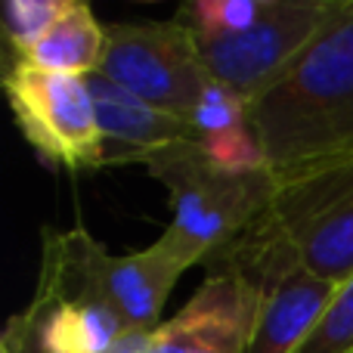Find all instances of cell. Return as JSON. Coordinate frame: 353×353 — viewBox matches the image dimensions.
Instances as JSON below:
<instances>
[{
  "mask_svg": "<svg viewBox=\"0 0 353 353\" xmlns=\"http://www.w3.org/2000/svg\"><path fill=\"white\" fill-rule=\"evenodd\" d=\"M332 10L335 0H270L263 19L248 31L199 43L201 59L214 81L254 103L301 59Z\"/></svg>",
  "mask_w": 353,
  "mask_h": 353,
  "instance_id": "obj_7",
  "label": "cell"
},
{
  "mask_svg": "<svg viewBox=\"0 0 353 353\" xmlns=\"http://www.w3.org/2000/svg\"><path fill=\"white\" fill-rule=\"evenodd\" d=\"M270 220L319 279L353 276V159L279 180Z\"/></svg>",
  "mask_w": 353,
  "mask_h": 353,
  "instance_id": "obj_6",
  "label": "cell"
},
{
  "mask_svg": "<svg viewBox=\"0 0 353 353\" xmlns=\"http://www.w3.org/2000/svg\"><path fill=\"white\" fill-rule=\"evenodd\" d=\"M87 87L105 140V165H143L159 149L195 137L186 118L155 109L99 72L87 78Z\"/></svg>",
  "mask_w": 353,
  "mask_h": 353,
  "instance_id": "obj_9",
  "label": "cell"
},
{
  "mask_svg": "<svg viewBox=\"0 0 353 353\" xmlns=\"http://www.w3.org/2000/svg\"><path fill=\"white\" fill-rule=\"evenodd\" d=\"M276 180L353 159V0H335L301 59L251 103Z\"/></svg>",
  "mask_w": 353,
  "mask_h": 353,
  "instance_id": "obj_1",
  "label": "cell"
},
{
  "mask_svg": "<svg viewBox=\"0 0 353 353\" xmlns=\"http://www.w3.org/2000/svg\"><path fill=\"white\" fill-rule=\"evenodd\" d=\"M41 242L37 292L62 301H97L115 310L128 329H159L174 285L189 270L161 239L130 254H112L84 226H43Z\"/></svg>",
  "mask_w": 353,
  "mask_h": 353,
  "instance_id": "obj_3",
  "label": "cell"
},
{
  "mask_svg": "<svg viewBox=\"0 0 353 353\" xmlns=\"http://www.w3.org/2000/svg\"><path fill=\"white\" fill-rule=\"evenodd\" d=\"M105 353H152V332L128 329Z\"/></svg>",
  "mask_w": 353,
  "mask_h": 353,
  "instance_id": "obj_17",
  "label": "cell"
},
{
  "mask_svg": "<svg viewBox=\"0 0 353 353\" xmlns=\"http://www.w3.org/2000/svg\"><path fill=\"white\" fill-rule=\"evenodd\" d=\"M0 353H50L43 347L37 313L31 310V304L19 310L16 316H10L3 335H0Z\"/></svg>",
  "mask_w": 353,
  "mask_h": 353,
  "instance_id": "obj_16",
  "label": "cell"
},
{
  "mask_svg": "<svg viewBox=\"0 0 353 353\" xmlns=\"http://www.w3.org/2000/svg\"><path fill=\"white\" fill-rule=\"evenodd\" d=\"M143 168L171 195L174 217L159 239L186 267L208 263L267 217L279 186L270 171L232 174L217 168L195 137L152 152Z\"/></svg>",
  "mask_w": 353,
  "mask_h": 353,
  "instance_id": "obj_2",
  "label": "cell"
},
{
  "mask_svg": "<svg viewBox=\"0 0 353 353\" xmlns=\"http://www.w3.org/2000/svg\"><path fill=\"white\" fill-rule=\"evenodd\" d=\"M257 316V282L232 270H208L192 298L152 332V353H248Z\"/></svg>",
  "mask_w": 353,
  "mask_h": 353,
  "instance_id": "obj_8",
  "label": "cell"
},
{
  "mask_svg": "<svg viewBox=\"0 0 353 353\" xmlns=\"http://www.w3.org/2000/svg\"><path fill=\"white\" fill-rule=\"evenodd\" d=\"M3 90L19 134L43 165L72 174L105 168V140L87 78L12 59Z\"/></svg>",
  "mask_w": 353,
  "mask_h": 353,
  "instance_id": "obj_4",
  "label": "cell"
},
{
  "mask_svg": "<svg viewBox=\"0 0 353 353\" xmlns=\"http://www.w3.org/2000/svg\"><path fill=\"white\" fill-rule=\"evenodd\" d=\"M105 43H109V25L99 22L87 3L68 0L59 22L31 50L28 62L47 68V72L90 78L103 68Z\"/></svg>",
  "mask_w": 353,
  "mask_h": 353,
  "instance_id": "obj_11",
  "label": "cell"
},
{
  "mask_svg": "<svg viewBox=\"0 0 353 353\" xmlns=\"http://www.w3.org/2000/svg\"><path fill=\"white\" fill-rule=\"evenodd\" d=\"M68 0H10L3 6V28L6 47L12 50L16 59H28L31 50L47 37V31L59 22V16L65 12Z\"/></svg>",
  "mask_w": 353,
  "mask_h": 353,
  "instance_id": "obj_13",
  "label": "cell"
},
{
  "mask_svg": "<svg viewBox=\"0 0 353 353\" xmlns=\"http://www.w3.org/2000/svg\"><path fill=\"white\" fill-rule=\"evenodd\" d=\"M294 353H353V276L335 285L316 329Z\"/></svg>",
  "mask_w": 353,
  "mask_h": 353,
  "instance_id": "obj_14",
  "label": "cell"
},
{
  "mask_svg": "<svg viewBox=\"0 0 353 353\" xmlns=\"http://www.w3.org/2000/svg\"><path fill=\"white\" fill-rule=\"evenodd\" d=\"M31 310L50 353H105L128 332V323L97 301H62L34 292Z\"/></svg>",
  "mask_w": 353,
  "mask_h": 353,
  "instance_id": "obj_10",
  "label": "cell"
},
{
  "mask_svg": "<svg viewBox=\"0 0 353 353\" xmlns=\"http://www.w3.org/2000/svg\"><path fill=\"white\" fill-rule=\"evenodd\" d=\"M267 6L270 0H192L176 12V19L192 31L195 41L208 43L248 31L263 19Z\"/></svg>",
  "mask_w": 353,
  "mask_h": 353,
  "instance_id": "obj_12",
  "label": "cell"
},
{
  "mask_svg": "<svg viewBox=\"0 0 353 353\" xmlns=\"http://www.w3.org/2000/svg\"><path fill=\"white\" fill-rule=\"evenodd\" d=\"M189 124H192L195 140L223 134V130H232V128H242V124H251V103L242 93L232 90V87L220 84V81H211L208 90L201 93L199 105L192 109Z\"/></svg>",
  "mask_w": 353,
  "mask_h": 353,
  "instance_id": "obj_15",
  "label": "cell"
},
{
  "mask_svg": "<svg viewBox=\"0 0 353 353\" xmlns=\"http://www.w3.org/2000/svg\"><path fill=\"white\" fill-rule=\"evenodd\" d=\"M103 78L176 118H192L211 84L199 41L180 22H115L109 25Z\"/></svg>",
  "mask_w": 353,
  "mask_h": 353,
  "instance_id": "obj_5",
  "label": "cell"
}]
</instances>
